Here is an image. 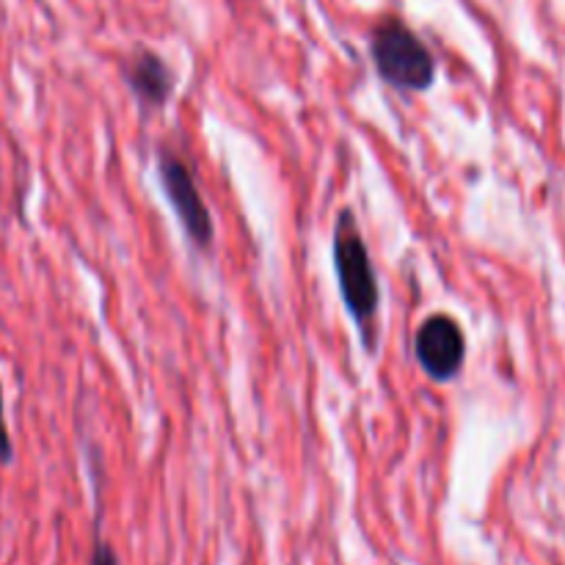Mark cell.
Listing matches in <instances>:
<instances>
[{"mask_svg": "<svg viewBox=\"0 0 565 565\" xmlns=\"http://www.w3.org/2000/svg\"><path fill=\"white\" fill-rule=\"evenodd\" d=\"M127 86L141 103L163 105L171 97L174 77H171V70L160 55L143 50V53L132 55L130 64H127Z\"/></svg>", "mask_w": 565, "mask_h": 565, "instance_id": "obj_5", "label": "cell"}, {"mask_svg": "<svg viewBox=\"0 0 565 565\" xmlns=\"http://www.w3.org/2000/svg\"><path fill=\"white\" fill-rule=\"evenodd\" d=\"M158 171L160 182H163V191L169 196L171 207L177 210V218L185 226V232L191 235V241L196 246L207 248L213 243V218H210V210L204 204L202 193H199L196 182H193L188 166L177 158L174 152L163 149L158 154Z\"/></svg>", "mask_w": 565, "mask_h": 565, "instance_id": "obj_3", "label": "cell"}, {"mask_svg": "<svg viewBox=\"0 0 565 565\" xmlns=\"http://www.w3.org/2000/svg\"><path fill=\"white\" fill-rule=\"evenodd\" d=\"M414 356L434 381H452L467 359V337L450 315H434L414 337Z\"/></svg>", "mask_w": 565, "mask_h": 565, "instance_id": "obj_4", "label": "cell"}, {"mask_svg": "<svg viewBox=\"0 0 565 565\" xmlns=\"http://www.w3.org/2000/svg\"><path fill=\"white\" fill-rule=\"evenodd\" d=\"M334 268L340 279L342 301L353 323L362 331L367 351H375V315H379V281H375L370 252L351 210H342L334 226Z\"/></svg>", "mask_w": 565, "mask_h": 565, "instance_id": "obj_1", "label": "cell"}, {"mask_svg": "<svg viewBox=\"0 0 565 565\" xmlns=\"http://www.w3.org/2000/svg\"><path fill=\"white\" fill-rule=\"evenodd\" d=\"M373 64L386 83L403 92H425L436 77V64L423 39L401 20L381 22L370 42Z\"/></svg>", "mask_w": 565, "mask_h": 565, "instance_id": "obj_2", "label": "cell"}, {"mask_svg": "<svg viewBox=\"0 0 565 565\" xmlns=\"http://www.w3.org/2000/svg\"><path fill=\"white\" fill-rule=\"evenodd\" d=\"M14 458V445H11L9 425L3 417V386H0V463H11Z\"/></svg>", "mask_w": 565, "mask_h": 565, "instance_id": "obj_6", "label": "cell"}, {"mask_svg": "<svg viewBox=\"0 0 565 565\" xmlns=\"http://www.w3.org/2000/svg\"><path fill=\"white\" fill-rule=\"evenodd\" d=\"M92 565H116V557H114V552H110V546L99 544L97 552H94Z\"/></svg>", "mask_w": 565, "mask_h": 565, "instance_id": "obj_7", "label": "cell"}]
</instances>
